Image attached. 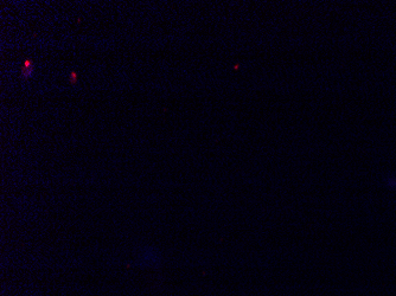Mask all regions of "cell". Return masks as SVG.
Returning <instances> with one entry per match:
<instances>
[{
  "mask_svg": "<svg viewBox=\"0 0 396 296\" xmlns=\"http://www.w3.org/2000/svg\"><path fill=\"white\" fill-rule=\"evenodd\" d=\"M71 82H76V74H71Z\"/></svg>",
  "mask_w": 396,
  "mask_h": 296,
  "instance_id": "obj_1",
  "label": "cell"
}]
</instances>
